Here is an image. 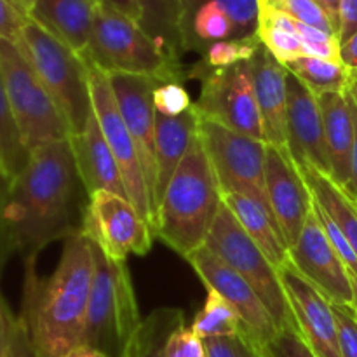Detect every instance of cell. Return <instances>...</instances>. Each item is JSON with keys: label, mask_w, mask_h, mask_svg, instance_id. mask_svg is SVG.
Masks as SVG:
<instances>
[{"label": "cell", "mask_w": 357, "mask_h": 357, "mask_svg": "<svg viewBox=\"0 0 357 357\" xmlns=\"http://www.w3.org/2000/svg\"><path fill=\"white\" fill-rule=\"evenodd\" d=\"M82 187L70 139L31 150L24 169L10 181L3 209L9 253L37 258L47 244L82 230Z\"/></svg>", "instance_id": "obj_1"}, {"label": "cell", "mask_w": 357, "mask_h": 357, "mask_svg": "<svg viewBox=\"0 0 357 357\" xmlns=\"http://www.w3.org/2000/svg\"><path fill=\"white\" fill-rule=\"evenodd\" d=\"M35 258L26 260L21 319L37 357H65L82 344L87 303L94 274L93 243L79 230L65 239L51 278L40 281Z\"/></svg>", "instance_id": "obj_2"}, {"label": "cell", "mask_w": 357, "mask_h": 357, "mask_svg": "<svg viewBox=\"0 0 357 357\" xmlns=\"http://www.w3.org/2000/svg\"><path fill=\"white\" fill-rule=\"evenodd\" d=\"M222 204L218 180L197 132L157 208L153 234L188 258L206 244Z\"/></svg>", "instance_id": "obj_3"}, {"label": "cell", "mask_w": 357, "mask_h": 357, "mask_svg": "<svg viewBox=\"0 0 357 357\" xmlns=\"http://www.w3.org/2000/svg\"><path fill=\"white\" fill-rule=\"evenodd\" d=\"M93 257L94 274L82 344L108 357H121L143 321L131 274L126 261L112 260L94 243Z\"/></svg>", "instance_id": "obj_4"}, {"label": "cell", "mask_w": 357, "mask_h": 357, "mask_svg": "<svg viewBox=\"0 0 357 357\" xmlns=\"http://www.w3.org/2000/svg\"><path fill=\"white\" fill-rule=\"evenodd\" d=\"M87 61L105 73H132L157 80H181L187 77L178 59L171 58L138 21L96 0L93 38Z\"/></svg>", "instance_id": "obj_5"}, {"label": "cell", "mask_w": 357, "mask_h": 357, "mask_svg": "<svg viewBox=\"0 0 357 357\" xmlns=\"http://www.w3.org/2000/svg\"><path fill=\"white\" fill-rule=\"evenodd\" d=\"M38 73L65 117L72 136L79 135L93 115L89 68L86 58L30 20L16 42Z\"/></svg>", "instance_id": "obj_6"}, {"label": "cell", "mask_w": 357, "mask_h": 357, "mask_svg": "<svg viewBox=\"0 0 357 357\" xmlns=\"http://www.w3.org/2000/svg\"><path fill=\"white\" fill-rule=\"evenodd\" d=\"M0 72L14 121L30 152L45 143L70 139L65 117L16 42L0 38Z\"/></svg>", "instance_id": "obj_7"}, {"label": "cell", "mask_w": 357, "mask_h": 357, "mask_svg": "<svg viewBox=\"0 0 357 357\" xmlns=\"http://www.w3.org/2000/svg\"><path fill=\"white\" fill-rule=\"evenodd\" d=\"M204 246L250 282L279 330L296 328L278 268L244 232L241 223L225 204L220 208Z\"/></svg>", "instance_id": "obj_8"}, {"label": "cell", "mask_w": 357, "mask_h": 357, "mask_svg": "<svg viewBox=\"0 0 357 357\" xmlns=\"http://www.w3.org/2000/svg\"><path fill=\"white\" fill-rule=\"evenodd\" d=\"M187 77L201 80V96L194 103L201 117L267 143L250 61L216 70L199 61L188 70Z\"/></svg>", "instance_id": "obj_9"}, {"label": "cell", "mask_w": 357, "mask_h": 357, "mask_svg": "<svg viewBox=\"0 0 357 357\" xmlns=\"http://www.w3.org/2000/svg\"><path fill=\"white\" fill-rule=\"evenodd\" d=\"M199 138L208 153L222 194L225 192L243 194L272 211L265 190L267 143L232 131L201 115H199Z\"/></svg>", "instance_id": "obj_10"}, {"label": "cell", "mask_w": 357, "mask_h": 357, "mask_svg": "<svg viewBox=\"0 0 357 357\" xmlns=\"http://www.w3.org/2000/svg\"><path fill=\"white\" fill-rule=\"evenodd\" d=\"M87 68H89V91L93 112L100 122L105 139H107L108 146H110L112 153L117 160L129 201L132 202L139 216L153 230L152 197H150L149 185H146L142 160H139L138 146H136L135 139H132L131 132H129L128 126L122 119L108 75L91 61H87Z\"/></svg>", "instance_id": "obj_11"}, {"label": "cell", "mask_w": 357, "mask_h": 357, "mask_svg": "<svg viewBox=\"0 0 357 357\" xmlns=\"http://www.w3.org/2000/svg\"><path fill=\"white\" fill-rule=\"evenodd\" d=\"M82 232L117 261H126L129 255H146L155 237L132 202L110 190H96L87 197Z\"/></svg>", "instance_id": "obj_12"}, {"label": "cell", "mask_w": 357, "mask_h": 357, "mask_svg": "<svg viewBox=\"0 0 357 357\" xmlns=\"http://www.w3.org/2000/svg\"><path fill=\"white\" fill-rule=\"evenodd\" d=\"M258 17V0H181V47L202 54L216 42L255 37Z\"/></svg>", "instance_id": "obj_13"}, {"label": "cell", "mask_w": 357, "mask_h": 357, "mask_svg": "<svg viewBox=\"0 0 357 357\" xmlns=\"http://www.w3.org/2000/svg\"><path fill=\"white\" fill-rule=\"evenodd\" d=\"M187 261L197 272L206 288L218 291L237 310L244 331L257 344H267L279 333L278 324L250 282L232 271L225 261L220 260L213 251L202 246L201 250L192 253Z\"/></svg>", "instance_id": "obj_14"}, {"label": "cell", "mask_w": 357, "mask_h": 357, "mask_svg": "<svg viewBox=\"0 0 357 357\" xmlns=\"http://www.w3.org/2000/svg\"><path fill=\"white\" fill-rule=\"evenodd\" d=\"M265 190L274 218L288 250L296 243L307 218L312 213V192L286 146L267 143Z\"/></svg>", "instance_id": "obj_15"}, {"label": "cell", "mask_w": 357, "mask_h": 357, "mask_svg": "<svg viewBox=\"0 0 357 357\" xmlns=\"http://www.w3.org/2000/svg\"><path fill=\"white\" fill-rule=\"evenodd\" d=\"M293 267L319 289L331 303L351 307L354 302L351 275L328 241L314 211L307 218L296 243L289 248Z\"/></svg>", "instance_id": "obj_16"}, {"label": "cell", "mask_w": 357, "mask_h": 357, "mask_svg": "<svg viewBox=\"0 0 357 357\" xmlns=\"http://www.w3.org/2000/svg\"><path fill=\"white\" fill-rule=\"evenodd\" d=\"M296 330L316 357H342L333 305L288 261L278 268Z\"/></svg>", "instance_id": "obj_17"}, {"label": "cell", "mask_w": 357, "mask_h": 357, "mask_svg": "<svg viewBox=\"0 0 357 357\" xmlns=\"http://www.w3.org/2000/svg\"><path fill=\"white\" fill-rule=\"evenodd\" d=\"M114 89L122 119L138 146L139 160L149 185L153 209L155 188V117L153 89L159 82L153 77L132 73H107Z\"/></svg>", "instance_id": "obj_18"}, {"label": "cell", "mask_w": 357, "mask_h": 357, "mask_svg": "<svg viewBox=\"0 0 357 357\" xmlns=\"http://www.w3.org/2000/svg\"><path fill=\"white\" fill-rule=\"evenodd\" d=\"M286 149L296 166H310L331 178L330 157L324 139L319 101L296 77L288 72V110H286Z\"/></svg>", "instance_id": "obj_19"}, {"label": "cell", "mask_w": 357, "mask_h": 357, "mask_svg": "<svg viewBox=\"0 0 357 357\" xmlns=\"http://www.w3.org/2000/svg\"><path fill=\"white\" fill-rule=\"evenodd\" d=\"M255 96L268 145L286 146V110H288V68L264 45L250 59Z\"/></svg>", "instance_id": "obj_20"}, {"label": "cell", "mask_w": 357, "mask_h": 357, "mask_svg": "<svg viewBox=\"0 0 357 357\" xmlns=\"http://www.w3.org/2000/svg\"><path fill=\"white\" fill-rule=\"evenodd\" d=\"M70 142L87 197L96 190H110L128 197L119 164L105 139L94 112L84 131L70 136Z\"/></svg>", "instance_id": "obj_21"}, {"label": "cell", "mask_w": 357, "mask_h": 357, "mask_svg": "<svg viewBox=\"0 0 357 357\" xmlns=\"http://www.w3.org/2000/svg\"><path fill=\"white\" fill-rule=\"evenodd\" d=\"M199 132V114L190 110L178 117L157 114L155 117V188H153V225L157 208L162 201L171 178Z\"/></svg>", "instance_id": "obj_22"}, {"label": "cell", "mask_w": 357, "mask_h": 357, "mask_svg": "<svg viewBox=\"0 0 357 357\" xmlns=\"http://www.w3.org/2000/svg\"><path fill=\"white\" fill-rule=\"evenodd\" d=\"M30 17L82 58L93 38L96 0H37Z\"/></svg>", "instance_id": "obj_23"}, {"label": "cell", "mask_w": 357, "mask_h": 357, "mask_svg": "<svg viewBox=\"0 0 357 357\" xmlns=\"http://www.w3.org/2000/svg\"><path fill=\"white\" fill-rule=\"evenodd\" d=\"M323 114L324 139L331 166V180L347 188L352 176L354 149V112L349 89L344 93H324L317 96Z\"/></svg>", "instance_id": "obj_24"}, {"label": "cell", "mask_w": 357, "mask_h": 357, "mask_svg": "<svg viewBox=\"0 0 357 357\" xmlns=\"http://www.w3.org/2000/svg\"><path fill=\"white\" fill-rule=\"evenodd\" d=\"M222 201L232 211L244 232L253 239V243L265 253L275 268H281L289 261L288 244L282 237L281 229L275 222L272 211L258 204L253 199L236 192L222 194Z\"/></svg>", "instance_id": "obj_25"}, {"label": "cell", "mask_w": 357, "mask_h": 357, "mask_svg": "<svg viewBox=\"0 0 357 357\" xmlns=\"http://www.w3.org/2000/svg\"><path fill=\"white\" fill-rule=\"evenodd\" d=\"M298 169L309 185L314 199L337 223L357 255V201L347 194L345 188L338 187L330 176L319 173L314 167L298 166Z\"/></svg>", "instance_id": "obj_26"}, {"label": "cell", "mask_w": 357, "mask_h": 357, "mask_svg": "<svg viewBox=\"0 0 357 357\" xmlns=\"http://www.w3.org/2000/svg\"><path fill=\"white\" fill-rule=\"evenodd\" d=\"M139 26L171 56L180 61L183 52L180 35L181 0H138Z\"/></svg>", "instance_id": "obj_27"}, {"label": "cell", "mask_w": 357, "mask_h": 357, "mask_svg": "<svg viewBox=\"0 0 357 357\" xmlns=\"http://www.w3.org/2000/svg\"><path fill=\"white\" fill-rule=\"evenodd\" d=\"M258 6H260V17H258L257 35L261 45L282 65L300 56H305L302 40L296 33L295 20L267 3L258 2Z\"/></svg>", "instance_id": "obj_28"}, {"label": "cell", "mask_w": 357, "mask_h": 357, "mask_svg": "<svg viewBox=\"0 0 357 357\" xmlns=\"http://www.w3.org/2000/svg\"><path fill=\"white\" fill-rule=\"evenodd\" d=\"M284 66L316 96L324 93H344L351 86L352 72L342 61L300 56Z\"/></svg>", "instance_id": "obj_29"}, {"label": "cell", "mask_w": 357, "mask_h": 357, "mask_svg": "<svg viewBox=\"0 0 357 357\" xmlns=\"http://www.w3.org/2000/svg\"><path fill=\"white\" fill-rule=\"evenodd\" d=\"M181 323H185L181 310H153L146 319L142 321L138 331L121 357H166L167 338Z\"/></svg>", "instance_id": "obj_30"}, {"label": "cell", "mask_w": 357, "mask_h": 357, "mask_svg": "<svg viewBox=\"0 0 357 357\" xmlns=\"http://www.w3.org/2000/svg\"><path fill=\"white\" fill-rule=\"evenodd\" d=\"M190 330L201 340L206 338L232 337L244 330L237 310L215 289L208 288L204 305L194 317Z\"/></svg>", "instance_id": "obj_31"}, {"label": "cell", "mask_w": 357, "mask_h": 357, "mask_svg": "<svg viewBox=\"0 0 357 357\" xmlns=\"http://www.w3.org/2000/svg\"><path fill=\"white\" fill-rule=\"evenodd\" d=\"M28 159H30V150L23 143L20 129L14 121L6 84H3L2 72H0V162L10 181L24 169Z\"/></svg>", "instance_id": "obj_32"}, {"label": "cell", "mask_w": 357, "mask_h": 357, "mask_svg": "<svg viewBox=\"0 0 357 357\" xmlns=\"http://www.w3.org/2000/svg\"><path fill=\"white\" fill-rule=\"evenodd\" d=\"M261 45L258 35L250 38H241V40H223L209 45L202 52L201 63L208 68H229L237 63L250 61Z\"/></svg>", "instance_id": "obj_33"}, {"label": "cell", "mask_w": 357, "mask_h": 357, "mask_svg": "<svg viewBox=\"0 0 357 357\" xmlns=\"http://www.w3.org/2000/svg\"><path fill=\"white\" fill-rule=\"evenodd\" d=\"M258 2L267 3L274 9L282 10L300 23L309 24V26L326 31V33L335 35L338 38L333 23L316 0H258Z\"/></svg>", "instance_id": "obj_34"}, {"label": "cell", "mask_w": 357, "mask_h": 357, "mask_svg": "<svg viewBox=\"0 0 357 357\" xmlns=\"http://www.w3.org/2000/svg\"><path fill=\"white\" fill-rule=\"evenodd\" d=\"M296 33H298L300 40H302L303 52L305 56H312V58L328 59V61H342L340 59V42L335 35L321 31L317 28L303 24L295 20Z\"/></svg>", "instance_id": "obj_35"}, {"label": "cell", "mask_w": 357, "mask_h": 357, "mask_svg": "<svg viewBox=\"0 0 357 357\" xmlns=\"http://www.w3.org/2000/svg\"><path fill=\"white\" fill-rule=\"evenodd\" d=\"M194 101L190 94L185 89L183 84L176 80L159 82L153 89V107L157 114L167 115V117H178L190 110Z\"/></svg>", "instance_id": "obj_36"}, {"label": "cell", "mask_w": 357, "mask_h": 357, "mask_svg": "<svg viewBox=\"0 0 357 357\" xmlns=\"http://www.w3.org/2000/svg\"><path fill=\"white\" fill-rule=\"evenodd\" d=\"M202 344L206 357H261L260 344H257L244 330L232 337L206 338Z\"/></svg>", "instance_id": "obj_37"}, {"label": "cell", "mask_w": 357, "mask_h": 357, "mask_svg": "<svg viewBox=\"0 0 357 357\" xmlns=\"http://www.w3.org/2000/svg\"><path fill=\"white\" fill-rule=\"evenodd\" d=\"M261 357H316L295 326L282 328L267 344L260 345Z\"/></svg>", "instance_id": "obj_38"}, {"label": "cell", "mask_w": 357, "mask_h": 357, "mask_svg": "<svg viewBox=\"0 0 357 357\" xmlns=\"http://www.w3.org/2000/svg\"><path fill=\"white\" fill-rule=\"evenodd\" d=\"M312 211H314V215H316V218L319 220L321 227H323L324 234H326L328 241L331 243L333 250L337 251L338 257H340V260L344 261V265L347 267L349 274L357 275V255H356L354 248H352L351 243L347 241V237H345L344 232L338 229L337 223L331 220V216L328 215L323 208H321V204L316 201V199L312 201Z\"/></svg>", "instance_id": "obj_39"}, {"label": "cell", "mask_w": 357, "mask_h": 357, "mask_svg": "<svg viewBox=\"0 0 357 357\" xmlns=\"http://www.w3.org/2000/svg\"><path fill=\"white\" fill-rule=\"evenodd\" d=\"M333 305L335 319L338 326V344L342 357H357V317L352 307Z\"/></svg>", "instance_id": "obj_40"}, {"label": "cell", "mask_w": 357, "mask_h": 357, "mask_svg": "<svg viewBox=\"0 0 357 357\" xmlns=\"http://www.w3.org/2000/svg\"><path fill=\"white\" fill-rule=\"evenodd\" d=\"M30 14L16 0H0V38L17 42Z\"/></svg>", "instance_id": "obj_41"}, {"label": "cell", "mask_w": 357, "mask_h": 357, "mask_svg": "<svg viewBox=\"0 0 357 357\" xmlns=\"http://www.w3.org/2000/svg\"><path fill=\"white\" fill-rule=\"evenodd\" d=\"M166 357H206L204 344L190 328L181 323L167 338Z\"/></svg>", "instance_id": "obj_42"}, {"label": "cell", "mask_w": 357, "mask_h": 357, "mask_svg": "<svg viewBox=\"0 0 357 357\" xmlns=\"http://www.w3.org/2000/svg\"><path fill=\"white\" fill-rule=\"evenodd\" d=\"M17 323H20V317L13 316L6 300L0 295V357L9 356V349L10 344H13L14 333H16Z\"/></svg>", "instance_id": "obj_43"}, {"label": "cell", "mask_w": 357, "mask_h": 357, "mask_svg": "<svg viewBox=\"0 0 357 357\" xmlns=\"http://www.w3.org/2000/svg\"><path fill=\"white\" fill-rule=\"evenodd\" d=\"M357 31V0H342L340 2V26H338V42L345 44Z\"/></svg>", "instance_id": "obj_44"}, {"label": "cell", "mask_w": 357, "mask_h": 357, "mask_svg": "<svg viewBox=\"0 0 357 357\" xmlns=\"http://www.w3.org/2000/svg\"><path fill=\"white\" fill-rule=\"evenodd\" d=\"M349 94L352 101V112H354V149H352V176L351 183L345 188L347 194L357 201V72H352L351 86H349Z\"/></svg>", "instance_id": "obj_45"}, {"label": "cell", "mask_w": 357, "mask_h": 357, "mask_svg": "<svg viewBox=\"0 0 357 357\" xmlns=\"http://www.w3.org/2000/svg\"><path fill=\"white\" fill-rule=\"evenodd\" d=\"M7 357H37L35 356L33 345H31L30 335H28L26 324L20 317V323H17L16 333H14L13 344H10L9 356Z\"/></svg>", "instance_id": "obj_46"}, {"label": "cell", "mask_w": 357, "mask_h": 357, "mask_svg": "<svg viewBox=\"0 0 357 357\" xmlns=\"http://www.w3.org/2000/svg\"><path fill=\"white\" fill-rule=\"evenodd\" d=\"M10 188V178L7 176L6 169H3L2 162H0V265L3 264V260L9 255V250H7L6 237H3V209H6L7 195H9Z\"/></svg>", "instance_id": "obj_47"}, {"label": "cell", "mask_w": 357, "mask_h": 357, "mask_svg": "<svg viewBox=\"0 0 357 357\" xmlns=\"http://www.w3.org/2000/svg\"><path fill=\"white\" fill-rule=\"evenodd\" d=\"M340 59L351 72H357V31L340 45Z\"/></svg>", "instance_id": "obj_48"}, {"label": "cell", "mask_w": 357, "mask_h": 357, "mask_svg": "<svg viewBox=\"0 0 357 357\" xmlns=\"http://www.w3.org/2000/svg\"><path fill=\"white\" fill-rule=\"evenodd\" d=\"M101 3H107V6L114 7L115 10L119 13L126 14L129 16L131 20L138 21L139 23V6H138V0H98Z\"/></svg>", "instance_id": "obj_49"}, {"label": "cell", "mask_w": 357, "mask_h": 357, "mask_svg": "<svg viewBox=\"0 0 357 357\" xmlns=\"http://www.w3.org/2000/svg\"><path fill=\"white\" fill-rule=\"evenodd\" d=\"M321 7L324 9V13L328 14V17L333 23L335 30L338 35V26H340V2L342 0H316Z\"/></svg>", "instance_id": "obj_50"}, {"label": "cell", "mask_w": 357, "mask_h": 357, "mask_svg": "<svg viewBox=\"0 0 357 357\" xmlns=\"http://www.w3.org/2000/svg\"><path fill=\"white\" fill-rule=\"evenodd\" d=\"M65 357H108L107 354H103L101 351H98V349H93L89 347V345H77L75 349H72V351L68 352Z\"/></svg>", "instance_id": "obj_51"}, {"label": "cell", "mask_w": 357, "mask_h": 357, "mask_svg": "<svg viewBox=\"0 0 357 357\" xmlns=\"http://www.w3.org/2000/svg\"><path fill=\"white\" fill-rule=\"evenodd\" d=\"M351 275V282H352V291H354V302H352V309H354V312L357 314V275L354 274H349Z\"/></svg>", "instance_id": "obj_52"}, {"label": "cell", "mask_w": 357, "mask_h": 357, "mask_svg": "<svg viewBox=\"0 0 357 357\" xmlns=\"http://www.w3.org/2000/svg\"><path fill=\"white\" fill-rule=\"evenodd\" d=\"M35 2H37V0H23V3H24V7H26V9H28V13H30L31 6H33Z\"/></svg>", "instance_id": "obj_53"}, {"label": "cell", "mask_w": 357, "mask_h": 357, "mask_svg": "<svg viewBox=\"0 0 357 357\" xmlns=\"http://www.w3.org/2000/svg\"><path fill=\"white\" fill-rule=\"evenodd\" d=\"M16 2H17V3H21V6H23V7H24V3H23V0H16ZM24 9H26V7H24ZM26 10H28V9H26Z\"/></svg>", "instance_id": "obj_54"}, {"label": "cell", "mask_w": 357, "mask_h": 357, "mask_svg": "<svg viewBox=\"0 0 357 357\" xmlns=\"http://www.w3.org/2000/svg\"><path fill=\"white\" fill-rule=\"evenodd\" d=\"M352 310H354V309H352ZM356 314V312H354ZM356 317H357V314H356Z\"/></svg>", "instance_id": "obj_55"}]
</instances>
